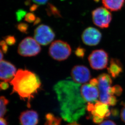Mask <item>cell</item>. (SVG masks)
<instances>
[{
  "label": "cell",
  "instance_id": "6da1fadb",
  "mask_svg": "<svg viewBox=\"0 0 125 125\" xmlns=\"http://www.w3.org/2000/svg\"><path fill=\"white\" fill-rule=\"evenodd\" d=\"M80 87V84L69 80L60 81L54 86L62 117L70 123L78 120L87 110L88 103L82 95Z\"/></svg>",
  "mask_w": 125,
  "mask_h": 125
},
{
  "label": "cell",
  "instance_id": "7a4b0ae2",
  "mask_svg": "<svg viewBox=\"0 0 125 125\" xmlns=\"http://www.w3.org/2000/svg\"><path fill=\"white\" fill-rule=\"evenodd\" d=\"M10 83L13 87V93L17 94L21 99L27 102L28 107L41 86V81L37 74L28 70L22 69L17 71Z\"/></svg>",
  "mask_w": 125,
  "mask_h": 125
},
{
  "label": "cell",
  "instance_id": "3957f363",
  "mask_svg": "<svg viewBox=\"0 0 125 125\" xmlns=\"http://www.w3.org/2000/svg\"><path fill=\"white\" fill-rule=\"evenodd\" d=\"M98 88L99 94V101L108 105L114 106L117 103L113 87H111L112 80L109 74L103 73L97 78Z\"/></svg>",
  "mask_w": 125,
  "mask_h": 125
},
{
  "label": "cell",
  "instance_id": "277c9868",
  "mask_svg": "<svg viewBox=\"0 0 125 125\" xmlns=\"http://www.w3.org/2000/svg\"><path fill=\"white\" fill-rule=\"evenodd\" d=\"M72 52L70 45L66 42L56 40L52 42L49 49V54L51 58L58 61L65 60Z\"/></svg>",
  "mask_w": 125,
  "mask_h": 125
},
{
  "label": "cell",
  "instance_id": "5b68a950",
  "mask_svg": "<svg viewBox=\"0 0 125 125\" xmlns=\"http://www.w3.org/2000/svg\"><path fill=\"white\" fill-rule=\"evenodd\" d=\"M87 110L91 113L93 122L96 124L101 123L104 118L111 115L109 105L98 100L95 103H88Z\"/></svg>",
  "mask_w": 125,
  "mask_h": 125
},
{
  "label": "cell",
  "instance_id": "8992f818",
  "mask_svg": "<svg viewBox=\"0 0 125 125\" xmlns=\"http://www.w3.org/2000/svg\"><path fill=\"white\" fill-rule=\"evenodd\" d=\"M41 51V47L39 44L31 37L25 38L18 47V53L24 57L35 56Z\"/></svg>",
  "mask_w": 125,
  "mask_h": 125
},
{
  "label": "cell",
  "instance_id": "52a82bcc",
  "mask_svg": "<svg viewBox=\"0 0 125 125\" xmlns=\"http://www.w3.org/2000/svg\"><path fill=\"white\" fill-rule=\"evenodd\" d=\"M88 60L92 69L96 70H102L107 66L109 56L104 50H95L88 56Z\"/></svg>",
  "mask_w": 125,
  "mask_h": 125
},
{
  "label": "cell",
  "instance_id": "ba28073f",
  "mask_svg": "<svg viewBox=\"0 0 125 125\" xmlns=\"http://www.w3.org/2000/svg\"><path fill=\"white\" fill-rule=\"evenodd\" d=\"M93 21L95 25L101 28H108L112 19V14L106 8L100 7L92 12Z\"/></svg>",
  "mask_w": 125,
  "mask_h": 125
},
{
  "label": "cell",
  "instance_id": "9c48e42d",
  "mask_svg": "<svg viewBox=\"0 0 125 125\" xmlns=\"http://www.w3.org/2000/svg\"><path fill=\"white\" fill-rule=\"evenodd\" d=\"M34 39L39 44L47 45L54 39L55 34L50 26L41 24L38 26L34 31Z\"/></svg>",
  "mask_w": 125,
  "mask_h": 125
},
{
  "label": "cell",
  "instance_id": "30bf717a",
  "mask_svg": "<svg viewBox=\"0 0 125 125\" xmlns=\"http://www.w3.org/2000/svg\"><path fill=\"white\" fill-rule=\"evenodd\" d=\"M101 32L95 28L89 27L85 29L82 34L83 42L88 46H96L98 45L101 40Z\"/></svg>",
  "mask_w": 125,
  "mask_h": 125
},
{
  "label": "cell",
  "instance_id": "8fae6325",
  "mask_svg": "<svg viewBox=\"0 0 125 125\" xmlns=\"http://www.w3.org/2000/svg\"><path fill=\"white\" fill-rule=\"evenodd\" d=\"M71 76L74 81L78 84H85L91 77L89 70L83 65L75 66L71 70Z\"/></svg>",
  "mask_w": 125,
  "mask_h": 125
},
{
  "label": "cell",
  "instance_id": "7c38bea8",
  "mask_svg": "<svg viewBox=\"0 0 125 125\" xmlns=\"http://www.w3.org/2000/svg\"><path fill=\"white\" fill-rule=\"evenodd\" d=\"M16 72V68L12 63L6 60L0 62V80L10 83Z\"/></svg>",
  "mask_w": 125,
  "mask_h": 125
},
{
  "label": "cell",
  "instance_id": "4fadbf2b",
  "mask_svg": "<svg viewBox=\"0 0 125 125\" xmlns=\"http://www.w3.org/2000/svg\"><path fill=\"white\" fill-rule=\"evenodd\" d=\"M80 91L83 98L88 103H95L98 101L99 94L97 86L89 83L83 84L81 85Z\"/></svg>",
  "mask_w": 125,
  "mask_h": 125
},
{
  "label": "cell",
  "instance_id": "5bb4252c",
  "mask_svg": "<svg viewBox=\"0 0 125 125\" xmlns=\"http://www.w3.org/2000/svg\"><path fill=\"white\" fill-rule=\"evenodd\" d=\"M19 120L21 125H37L39 121V116L36 111L26 110L21 113Z\"/></svg>",
  "mask_w": 125,
  "mask_h": 125
},
{
  "label": "cell",
  "instance_id": "9a60e30c",
  "mask_svg": "<svg viewBox=\"0 0 125 125\" xmlns=\"http://www.w3.org/2000/svg\"><path fill=\"white\" fill-rule=\"evenodd\" d=\"M107 70L109 74L113 78H116L123 71V66L121 62L118 59L111 58Z\"/></svg>",
  "mask_w": 125,
  "mask_h": 125
},
{
  "label": "cell",
  "instance_id": "2e32d148",
  "mask_svg": "<svg viewBox=\"0 0 125 125\" xmlns=\"http://www.w3.org/2000/svg\"><path fill=\"white\" fill-rule=\"evenodd\" d=\"M125 0H102L106 8L111 11H119L124 5Z\"/></svg>",
  "mask_w": 125,
  "mask_h": 125
},
{
  "label": "cell",
  "instance_id": "e0dca14e",
  "mask_svg": "<svg viewBox=\"0 0 125 125\" xmlns=\"http://www.w3.org/2000/svg\"><path fill=\"white\" fill-rule=\"evenodd\" d=\"M45 125H61L62 119L59 117H56L52 113H48L46 116ZM67 125H80L75 122L70 123Z\"/></svg>",
  "mask_w": 125,
  "mask_h": 125
},
{
  "label": "cell",
  "instance_id": "ac0fdd59",
  "mask_svg": "<svg viewBox=\"0 0 125 125\" xmlns=\"http://www.w3.org/2000/svg\"><path fill=\"white\" fill-rule=\"evenodd\" d=\"M46 11L48 15L50 16H53L56 18L62 17L60 11L56 6H54L52 4L49 3L48 4Z\"/></svg>",
  "mask_w": 125,
  "mask_h": 125
},
{
  "label": "cell",
  "instance_id": "d6986e66",
  "mask_svg": "<svg viewBox=\"0 0 125 125\" xmlns=\"http://www.w3.org/2000/svg\"><path fill=\"white\" fill-rule=\"evenodd\" d=\"M9 100L4 96L0 97V118L2 117L7 112Z\"/></svg>",
  "mask_w": 125,
  "mask_h": 125
},
{
  "label": "cell",
  "instance_id": "ffe728a7",
  "mask_svg": "<svg viewBox=\"0 0 125 125\" xmlns=\"http://www.w3.org/2000/svg\"><path fill=\"white\" fill-rule=\"evenodd\" d=\"M37 18H38L36 17L35 15L32 13H26L25 17V20L26 22L28 23H33V24L37 20Z\"/></svg>",
  "mask_w": 125,
  "mask_h": 125
},
{
  "label": "cell",
  "instance_id": "44dd1931",
  "mask_svg": "<svg viewBox=\"0 0 125 125\" xmlns=\"http://www.w3.org/2000/svg\"><path fill=\"white\" fill-rule=\"evenodd\" d=\"M17 29L20 32L23 33H27L28 31V26L27 24L25 23H20L18 24L17 26Z\"/></svg>",
  "mask_w": 125,
  "mask_h": 125
},
{
  "label": "cell",
  "instance_id": "7402d4cb",
  "mask_svg": "<svg viewBox=\"0 0 125 125\" xmlns=\"http://www.w3.org/2000/svg\"><path fill=\"white\" fill-rule=\"evenodd\" d=\"M86 50L83 47H78L75 51V53L78 58H83L85 55Z\"/></svg>",
  "mask_w": 125,
  "mask_h": 125
},
{
  "label": "cell",
  "instance_id": "603a6c76",
  "mask_svg": "<svg viewBox=\"0 0 125 125\" xmlns=\"http://www.w3.org/2000/svg\"><path fill=\"white\" fill-rule=\"evenodd\" d=\"M4 41L9 45H13L16 42L15 38L12 36H7L5 37Z\"/></svg>",
  "mask_w": 125,
  "mask_h": 125
},
{
  "label": "cell",
  "instance_id": "cb8c5ba5",
  "mask_svg": "<svg viewBox=\"0 0 125 125\" xmlns=\"http://www.w3.org/2000/svg\"><path fill=\"white\" fill-rule=\"evenodd\" d=\"M26 14V11L24 10H18L16 13L17 20L18 21H20L21 20L22 18H24V17H25Z\"/></svg>",
  "mask_w": 125,
  "mask_h": 125
},
{
  "label": "cell",
  "instance_id": "d4e9b609",
  "mask_svg": "<svg viewBox=\"0 0 125 125\" xmlns=\"http://www.w3.org/2000/svg\"><path fill=\"white\" fill-rule=\"evenodd\" d=\"M113 88L114 90V94H115L117 96H120L122 94L123 89L120 85H115L113 86Z\"/></svg>",
  "mask_w": 125,
  "mask_h": 125
},
{
  "label": "cell",
  "instance_id": "484cf974",
  "mask_svg": "<svg viewBox=\"0 0 125 125\" xmlns=\"http://www.w3.org/2000/svg\"><path fill=\"white\" fill-rule=\"evenodd\" d=\"M0 46H1L2 52L4 53H6L8 50V46L5 41H2L0 42Z\"/></svg>",
  "mask_w": 125,
  "mask_h": 125
},
{
  "label": "cell",
  "instance_id": "4316f807",
  "mask_svg": "<svg viewBox=\"0 0 125 125\" xmlns=\"http://www.w3.org/2000/svg\"><path fill=\"white\" fill-rule=\"evenodd\" d=\"M122 104L123 105V107L122 108L121 112V118L122 121L125 123V102H123L122 103Z\"/></svg>",
  "mask_w": 125,
  "mask_h": 125
},
{
  "label": "cell",
  "instance_id": "83f0119b",
  "mask_svg": "<svg viewBox=\"0 0 125 125\" xmlns=\"http://www.w3.org/2000/svg\"><path fill=\"white\" fill-rule=\"evenodd\" d=\"M99 125H117L114 122L110 120L103 121Z\"/></svg>",
  "mask_w": 125,
  "mask_h": 125
},
{
  "label": "cell",
  "instance_id": "f1b7e54d",
  "mask_svg": "<svg viewBox=\"0 0 125 125\" xmlns=\"http://www.w3.org/2000/svg\"><path fill=\"white\" fill-rule=\"evenodd\" d=\"M36 3L39 5H43L46 4L49 0H32Z\"/></svg>",
  "mask_w": 125,
  "mask_h": 125
},
{
  "label": "cell",
  "instance_id": "f546056e",
  "mask_svg": "<svg viewBox=\"0 0 125 125\" xmlns=\"http://www.w3.org/2000/svg\"><path fill=\"white\" fill-rule=\"evenodd\" d=\"M0 87L1 90H6L8 87V83L5 82H2L0 83Z\"/></svg>",
  "mask_w": 125,
  "mask_h": 125
},
{
  "label": "cell",
  "instance_id": "4dcf8cb0",
  "mask_svg": "<svg viewBox=\"0 0 125 125\" xmlns=\"http://www.w3.org/2000/svg\"><path fill=\"white\" fill-rule=\"evenodd\" d=\"M7 121L5 118H0V125H7Z\"/></svg>",
  "mask_w": 125,
  "mask_h": 125
},
{
  "label": "cell",
  "instance_id": "1f68e13d",
  "mask_svg": "<svg viewBox=\"0 0 125 125\" xmlns=\"http://www.w3.org/2000/svg\"><path fill=\"white\" fill-rule=\"evenodd\" d=\"M38 5L36 4H33L32 6H31L30 10L31 11H34L38 9Z\"/></svg>",
  "mask_w": 125,
  "mask_h": 125
},
{
  "label": "cell",
  "instance_id": "d6a6232c",
  "mask_svg": "<svg viewBox=\"0 0 125 125\" xmlns=\"http://www.w3.org/2000/svg\"><path fill=\"white\" fill-rule=\"evenodd\" d=\"M2 52V51L0 49V62H1L2 60V58L3 57V55Z\"/></svg>",
  "mask_w": 125,
  "mask_h": 125
},
{
  "label": "cell",
  "instance_id": "836d02e7",
  "mask_svg": "<svg viewBox=\"0 0 125 125\" xmlns=\"http://www.w3.org/2000/svg\"><path fill=\"white\" fill-rule=\"evenodd\" d=\"M93 0L96 2H98L100 1V0Z\"/></svg>",
  "mask_w": 125,
  "mask_h": 125
},
{
  "label": "cell",
  "instance_id": "e575fe53",
  "mask_svg": "<svg viewBox=\"0 0 125 125\" xmlns=\"http://www.w3.org/2000/svg\"><path fill=\"white\" fill-rule=\"evenodd\" d=\"M0 89H1V88H0Z\"/></svg>",
  "mask_w": 125,
  "mask_h": 125
}]
</instances>
